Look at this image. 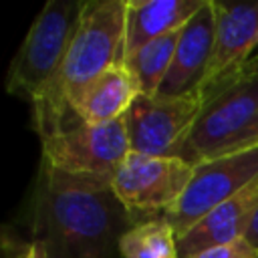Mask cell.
I'll return each instance as SVG.
<instances>
[{"mask_svg": "<svg viewBox=\"0 0 258 258\" xmlns=\"http://www.w3.org/2000/svg\"><path fill=\"white\" fill-rule=\"evenodd\" d=\"M40 143V159L52 167L73 175L107 179H113L117 167L131 151L125 117L99 125L81 123L73 129L46 137Z\"/></svg>", "mask_w": 258, "mask_h": 258, "instance_id": "8992f818", "label": "cell"}, {"mask_svg": "<svg viewBox=\"0 0 258 258\" xmlns=\"http://www.w3.org/2000/svg\"><path fill=\"white\" fill-rule=\"evenodd\" d=\"M258 179V147L212 159L194 167L191 179L171 210L163 216L177 238L220 204L228 202Z\"/></svg>", "mask_w": 258, "mask_h": 258, "instance_id": "52a82bcc", "label": "cell"}, {"mask_svg": "<svg viewBox=\"0 0 258 258\" xmlns=\"http://www.w3.org/2000/svg\"><path fill=\"white\" fill-rule=\"evenodd\" d=\"M179 40V30L169 32L161 38H155L141 46L133 56H129L125 62L133 71V75L139 81L143 95H157L175 54V46Z\"/></svg>", "mask_w": 258, "mask_h": 258, "instance_id": "9a60e30c", "label": "cell"}, {"mask_svg": "<svg viewBox=\"0 0 258 258\" xmlns=\"http://www.w3.org/2000/svg\"><path fill=\"white\" fill-rule=\"evenodd\" d=\"M204 103L206 101L200 91L181 97L141 93L125 113L131 151L175 157Z\"/></svg>", "mask_w": 258, "mask_h": 258, "instance_id": "ba28073f", "label": "cell"}, {"mask_svg": "<svg viewBox=\"0 0 258 258\" xmlns=\"http://www.w3.org/2000/svg\"><path fill=\"white\" fill-rule=\"evenodd\" d=\"M258 147V58L210 95L175 157L191 167Z\"/></svg>", "mask_w": 258, "mask_h": 258, "instance_id": "3957f363", "label": "cell"}, {"mask_svg": "<svg viewBox=\"0 0 258 258\" xmlns=\"http://www.w3.org/2000/svg\"><path fill=\"white\" fill-rule=\"evenodd\" d=\"M244 240H246L252 248L258 250V210L254 212V216H252V220H250V226H248V230H246V234H244Z\"/></svg>", "mask_w": 258, "mask_h": 258, "instance_id": "ac0fdd59", "label": "cell"}, {"mask_svg": "<svg viewBox=\"0 0 258 258\" xmlns=\"http://www.w3.org/2000/svg\"><path fill=\"white\" fill-rule=\"evenodd\" d=\"M216 40L210 67L200 93L204 101L236 79L248 64L250 52L258 46V2L226 4L216 2Z\"/></svg>", "mask_w": 258, "mask_h": 258, "instance_id": "9c48e42d", "label": "cell"}, {"mask_svg": "<svg viewBox=\"0 0 258 258\" xmlns=\"http://www.w3.org/2000/svg\"><path fill=\"white\" fill-rule=\"evenodd\" d=\"M30 240L48 258H121V238L137 224L111 179L73 175L40 159L30 198Z\"/></svg>", "mask_w": 258, "mask_h": 258, "instance_id": "6da1fadb", "label": "cell"}, {"mask_svg": "<svg viewBox=\"0 0 258 258\" xmlns=\"http://www.w3.org/2000/svg\"><path fill=\"white\" fill-rule=\"evenodd\" d=\"M2 258H48L44 248L34 240H22L4 232L2 238Z\"/></svg>", "mask_w": 258, "mask_h": 258, "instance_id": "2e32d148", "label": "cell"}, {"mask_svg": "<svg viewBox=\"0 0 258 258\" xmlns=\"http://www.w3.org/2000/svg\"><path fill=\"white\" fill-rule=\"evenodd\" d=\"M194 167L179 157H159L129 151L117 167L111 185L137 222L163 216L175 206L191 179Z\"/></svg>", "mask_w": 258, "mask_h": 258, "instance_id": "5b68a950", "label": "cell"}, {"mask_svg": "<svg viewBox=\"0 0 258 258\" xmlns=\"http://www.w3.org/2000/svg\"><path fill=\"white\" fill-rule=\"evenodd\" d=\"M141 95V87L127 62L105 69L75 99L73 111L81 123L99 125L125 117L133 101Z\"/></svg>", "mask_w": 258, "mask_h": 258, "instance_id": "7c38bea8", "label": "cell"}, {"mask_svg": "<svg viewBox=\"0 0 258 258\" xmlns=\"http://www.w3.org/2000/svg\"><path fill=\"white\" fill-rule=\"evenodd\" d=\"M121 258H179L177 234L165 216L137 222L119 246Z\"/></svg>", "mask_w": 258, "mask_h": 258, "instance_id": "5bb4252c", "label": "cell"}, {"mask_svg": "<svg viewBox=\"0 0 258 258\" xmlns=\"http://www.w3.org/2000/svg\"><path fill=\"white\" fill-rule=\"evenodd\" d=\"M191 258H258V250L252 248L244 238L230 242V244H222V246H214L208 248Z\"/></svg>", "mask_w": 258, "mask_h": 258, "instance_id": "e0dca14e", "label": "cell"}, {"mask_svg": "<svg viewBox=\"0 0 258 258\" xmlns=\"http://www.w3.org/2000/svg\"><path fill=\"white\" fill-rule=\"evenodd\" d=\"M204 0H125V60L147 42L181 30Z\"/></svg>", "mask_w": 258, "mask_h": 258, "instance_id": "4fadbf2b", "label": "cell"}, {"mask_svg": "<svg viewBox=\"0 0 258 258\" xmlns=\"http://www.w3.org/2000/svg\"><path fill=\"white\" fill-rule=\"evenodd\" d=\"M83 8L85 2L79 0H50L42 6L10 62L6 77L10 95L32 103L44 91L71 48Z\"/></svg>", "mask_w": 258, "mask_h": 258, "instance_id": "277c9868", "label": "cell"}, {"mask_svg": "<svg viewBox=\"0 0 258 258\" xmlns=\"http://www.w3.org/2000/svg\"><path fill=\"white\" fill-rule=\"evenodd\" d=\"M125 62V0H89L71 48L44 91L30 103L40 141L81 125L73 111L79 93L105 69Z\"/></svg>", "mask_w": 258, "mask_h": 258, "instance_id": "7a4b0ae2", "label": "cell"}, {"mask_svg": "<svg viewBox=\"0 0 258 258\" xmlns=\"http://www.w3.org/2000/svg\"><path fill=\"white\" fill-rule=\"evenodd\" d=\"M216 40L214 0H204L202 8L179 30L173 62L157 91L165 97H181L200 91L212 60Z\"/></svg>", "mask_w": 258, "mask_h": 258, "instance_id": "30bf717a", "label": "cell"}, {"mask_svg": "<svg viewBox=\"0 0 258 258\" xmlns=\"http://www.w3.org/2000/svg\"><path fill=\"white\" fill-rule=\"evenodd\" d=\"M258 210V179L228 202L214 208L177 238L179 258H191L208 248L242 240Z\"/></svg>", "mask_w": 258, "mask_h": 258, "instance_id": "8fae6325", "label": "cell"}]
</instances>
